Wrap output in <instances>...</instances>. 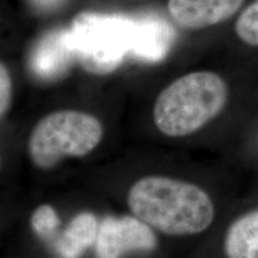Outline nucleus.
I'll list each match as a JSON object with an SVG mask.
<instances>
[{
  "mask_svg": "<svg viewBox=\"0 0 258 258\" xmlns=\"http://www.w3.org/2000/svg\"><path fill=\"white\" fill-rule=\"evenodd\" d=\"M104 129L91 114L59 110L41 118L28 141L31 163L40 170H50L69 158H83L101 144Z\"/></svg>",
  "mask_w": 258,
  "mask_h": 258,
  "instance_id": "nucleus-3",
  "label": "nucleus"
},
{
  "mask_svg": "<svg viewBox=\"0 0 258 258\" xmlns=\"http://www.w3.org/2000/svg\"><path fill=\"white\" fill-rule=\"evenodd\" d=\"M98 226L99 222L92 213H80L53 241L54 250L61 258H79L95 245Z\"/></svg>",
  "mask_w": 258,
  "mask_h": 258,
  "instance_id": "nucleus-9",
  "label": "nucleus"
},
{
  "mask_svg": "<svg viewBox=\"0 0 258 258\" xmlns=\"http://www.w3.org/2000/svg\"><path fill=\"white\" fill-rule=\"evenodd\" d=\"M222 249L226 258H258V207L232 221Z\"/></svg>",
  "mask_w": 258,
  "mask_h": 258,
  "instance_id": "nucleus-10",
  "label": "nucleus"
},
{
  "mask_svg": "<svg viewBox=\"0 0 258 258\" xmlns=\"http://www.w3.org/2000/svg\"><path fill=\"white\" fill-rule=\"evenodd\" d=\"M243 3L244 0H169V11L182 28L202 29L227 21Z\"/></svg>",
  "mask_w": 258,
  "mask_h": 258,
  "instance_id": "nucleus-6",
  "label": "nucleus"
},
{
  "mask_svg": "<svg viewBox=\"0 0 258 258\" xmlns=\"http://www.w3.org/2000/svg\"><path fill=\"white\" fill-rule=\"evenodd\" d=\"M76 59L70 31L55 30L46 35L36 44L30 56V67L38 78L55 79L69 70Z\"/></svg>",
  "mask_w": 258,
  "mask_h": 258,
  "instance_id": "nucleus-7",
  "label": "nucleus"
},
{
  "mask_svg": "<svg viewBox=\"0 0 258 258\" xmlns=\"http://www.w3.org/2000/svg\"><path fill=\"white\" fill-rule=\"evenodd\" d=\"M30 225L35 234L41 239L54 241L60 227V218L53 206L44 203L32 213Z\"/></svg>",
  "mask_w": 258,
  "mask_h": 258,
  "instance_id": "nucleus-11",
  "label": "nucleus"
},
{
  "mask_svg": "<svg viewBox=\"0 0 258 258\" xmlns=\"http://www.w3.org/2000/svg\"><path fill=\"white\" fill-rule=\"evenodd\" d=\"M76 59L89 72L110 73L131 54L134 18L84 12L69 29Z\"/></svg>",
  "mask_w": 258,
  "mask_h": 258,
  "instance_id": "nucleus-4",
  "label": "nucleus"
},
{
  "mask_svg": "<svg viewBox=\"0 0 258 258\" xmlns=\"http://www.w3.org/2000/svg\"><path fill=\"white\" fill-rule=\"evenodd\" d=\"M230 97L227 83L218 73L198 71L180 77L157 97L153 121L169 138L192 135L224 111Z\"/></svg>",
  "mask_w": 258,
  "mask_h": 258,
  "instance_id": "nucleus-2",
  "label": "nucleus"
},
{
  "mask_svg": "<svg viewBox=\"0 0 258 258\" xmlns=\"http://www.w3.org/2000/svg\"><path fill=\"white\" fill-rule=\"evenodd\" d=\"M62 0H32V3L40 9H51L60 4Z\"/></svg>",
  "mask_w": 258,
  "mask_h": 258,
  "instance_id": "nucleus-14",
  "label": "nucleus"
},
{
  "mask_svg": "<svg viewBox=\"0 0 258 258\" xmlns=\"http://www.w3.org/2000/svg\"><path fill=\"white\" fill-rule=\"evenodd\" d=\"M12 98V80L6 67L0 62V117L8 111Z\"/></svg>",
  "mask_w": 258,
  "mask_h": 258,
  "instance_id": "nucleus-13",
  "label": "nucleus"
},
{
  "mask_svg": "<svg viewBox=\"0 0 258 258\" xmlns=\"http://www.w3.org/2000/svg\"><path fill=\"white\" fill-rule=\"evenodd\" d=\"M157 235L137 217H106L99 222L95 251L97 258H121L134 251H152Z\"/></svg>",
  "mask_w": 258,
  "mask_h": 258,
  "instance_id": "nucleus-5",
  "label": "nucleus"
},
{
  "mask_svg": "<svg viewBox=\"0 0 258 258\" xmlns=\"http://www.w3.org/2000/svg\"><path fill=\"white\" fill-rule=\"evenodd\" d=\"M176 34L172 25L156 15L134 18L131 55L145 61H159L169 53Z\"/></svg>",
  "mask_w": 258,
  "mask_h": 258,
  "instance_id": "nucleus-8",
  "label": "nucleus"
},
{
  "mask_svg": "<svg viewBox=\"0 0 258 258\" xmlns=\"http://www.w3.org/2000/svg\"><path fill=\"white\" fill-rule=\"evenodd\" d=\"M234 30L243 43L258 48V0L251 3L239 15Z\"/></svg>",
  "mask_w": 258,
  "mask_h": 258,
  "instance_id": "nucleus-12",
  "label": "nucleus"
},
{
  "mask_svg": "<svg viewBox=\"0 0 258 258\" xmlns=\"http://www.w3.org/2000/svg\"><path fill=\"white\" fill-rule=\"evenodd\" d=\"M127 203L134 217L154 232L170 237L200 234L215 220L211 195L195 183L167 176H146L129 189Z\"/></svg>",
  "mask_w": 258,
  "mask_h": 258,
  "instance_id": "nucleus-1",
  "label": "nucleus"
}]
</instances>
